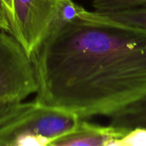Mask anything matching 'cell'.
Returning <instances> with one entry per match:
<instances>
[{
	"label": "cell",
	"instance_id": "277c9868",
	"mask_svg": "<svg viewBox=\"0 0 146 146\" xmlns=\"http://www.w3.org/2000/svg\"><path fill=\"white\" fill-rule=\"evenodd\" d=\"M37 90L31 56L11 34L0 31V101L22 102Z\"/></svg>",
	"mask_w": 146,
	"mask_h": 146
},
{
	"label": "cell",
	"instance_id": "8fae6325",
	"mask_svg": "<svg viewBox=\"0 0 146 146\" xmlns=\"http://www.w3.org/2000/svg\"><path fill=\"white\" fill-rule=\"evenodd\" d=\"M21 102L0 101V123L15 111Z\"/></svg>",
	"mask_w": 146,
	"mask_h": 146
},
{
	"label": "cell",
	"instance_id": "4fadbf2b",
	"mask_svg": "<svg viewBox=\"0 0 146 146\" xmlns=\"http://www.w3.org/2000/svg\"><path fill=\"white\" fill-rule=\"evenodd\" d=\"M0 31H1V30H0Z\"/></svg>",
	"mask_w": 146,
	"mask_h": 146
},
{
	"label": "cell",
	"instance_id": "9c48e42d",
	"mask_svg": "<svg viewBox=\"0 0 146 146\" xmlns=\"http://www.w3.org/2000/svg\"><path fill=\"white\" fill-rule=\"evenodd\" d=\"M114 146H146V128L135 127L128 130Z\"/></svg>",
	"mask_w": 146,
	"mask_h": 146
},
{
	"label": "cell",
	"instance_id": "5b68a950",
	"mask_svg": "<svg viewBox=\"0 0 146 146\" xmlns=\"http://www.w3.org/2000/svg\"><path fill=\"white\" fill-rule=\"evenodd\" d=\"M128 130L101 126L80 119L70 133L55 139L50 146H114Z\"/></svg>",
	"mask_w": 146,
	"mask_h": 146
},
{
	"label": "cell",
	"instance_id": "7c38bea8",
	"mask_svg": "<svg viewBox=\"0 0 146 146\" xmlns=\"http://www.w3.org/2000/svg\"><path fill=\"white\" fill-rule=\"evenodd\" d=\"M5 5L7 6L9 13H10V15H11V22H12V0H3Z\"/></svg>",
	"mask_w": 146,
	"mask_h": 146
},
{
	"label": "cell",
	"instance_id": "3957f363",
	"mask_svg": "<svg viewBox=\"0 0 146 146\" xmlns=\"http://www.w3.org/2000/svg\"><path fill=\"white\" fill-rule=\"evenodd\" d=\"M76 6L73 0H12L11 35L31 56L54 27Z\"/></svg>",
	"mask_w": 146,
	"mask_h": 146
},
{
	"label": "cell",
	"instance_id": "30bf717a",
	"mask_svg": "<svg viewBox=\"0 0 146 146\" xmlns=\"http://www.w3.org/2000/svg\"><path fill=\"white\" fill-rule=\"evenodd\" d=\"M11 15L3 0H0V30L11 34Z\"/></svg>",
	"mask_w": 146,
	"mask_h": 146
},
{
	"label": "cell",
	"instance_id": "52a82bcc",
	"mask_svg": "<svg viewBox=\"0 0 146 146\" xmlns=\"http://www.w3.org/2000/svg\"><path fill=\"white\" fill-rule=\"evenodd\" d=\"M100 14L109 19L146 29V7Z\"/></svg>",
	"mask_w": 146,
	"mask_h": 146
},
{
	"label": "cell",
	"instance_id": "6da1fadb",
	"mask_svg": "<svg viewBox=\"0 0 146 146\" xmlns=\"http://www.w3.org/2000/svg\"><path fill=\"white\" fill-rule=\"evenodd\" d=\"M36 103L81 119L111 116L146 94V29L77 4L31 56Z\"/></svg>",
	"mask_w": 146,
	"mask_h": 146
},
{
	"label": "cell",
	"instance_id": "7a4b0ae2",
	"mask_svg": "<svg viewBox=\"0 0 146 146\" xmlns=\"http://www.w3.org/2000/svg\"><path fill=\"white\" fill-rule=\"evenodd\" d=\"M80 119L74 113L35 101L21 102L0 123V146H50L55 139L74 130Z\"/></svg>",
	"mask_w": 146,
	"mask_h": 146
},
{
	"label": "cell",
	"instance_id": "8992f818",
	"mask_svg": "<svg viewBox=\"0 0 146 146\" xmlns=\"http://www.w3.org/2000/svg\"><path fill=\"white\" fill-rule=\"evenodd\" d=\"M111 126L130 130L146 128V94L110 116Z\"/></svg>",
	"mask_w": 146,
	"mask_h": 146
},
{
	"label": "cell",
	"instance_id": "ba28073f",
	"mask_svg": "<svg viewBox=\"0 0 146 146\" xmlns=\"http://www.w3.org/2000/svg\"><path fill=\"white\" fill-rule=\"evenodd\" d=\"M92 7L99 13L114 12L146 7V0H92Z\"/></svg>",
	"mask_w": 146,
	"mask_h": 146
}]
</instances>
